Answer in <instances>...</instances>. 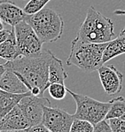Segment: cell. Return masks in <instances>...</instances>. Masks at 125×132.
Masks as SVG:
<instances>
[{
	"instance_id": "1",
	"label": "cell",
	"mask_w": 125,
	"mask_h": 132,
	"mask_svg": "<svg viewBox=\"0 0 125 132\" xmlns=\"http://www.w3.org/2000/svg\"><path fill=\"white\" fill-rule=\"evenodd\" d=\"M52 56L51 51L43 49L37 54L21 56L4 65L17 75L32 95L43 96L49 86V64Z\"/></svg>"
},
{
	"instance_id": "2",
	"label": "cell",
	"mask_w": 125,
	"mask_h": 132,
	"mask_svg": "<svg viewBox=\"0 0 125 132\" xmlns=\"http://www.w3.org/2000/svg\"><path fill=\"white\" fill-rule=\"evenodd\" d=\"M114 37V22L93 6L89 7L76 38L86 43L104 44L112 41Z\"/></svg>"
},
{
	"instance_id": "3",
	"label": "cell",
	"mask_w": 125,
	"mask_h": 132,
	"mask_svg": "<svg viewBox=\"0 0 125 132\" xmlns=\"http://www.w3.org/2000/svg\"><path fill=\"white\" fill-rule=\"evenodd\" d=\"M107 43L92 44L74 38L71 43V51L66 60L68 66H76L85 72L98 71L103 65V53Z\"/></svg>"
},
{
	"instance_id": "4",
	"label": "cell",
	"mask_w": 125,
	"mask_h": 132,
	"mask_svg": "<svg viewBox=\"0 0 125 132\" xmlns=\"http://www.w3.org/2000/svg\"><path fill=\"white\" fill-rule=\"evenodd\" d=\"M25 21L43 44L57 41L63 34L65 25L63 19L59 13L51 8H44L37 13L27 15Z\"/></svg>"
},
{
	"instance_id": "5",
	"label": "cell",
	"mask_w": 125,
	"mask_h": 132,
	"mask_svg": "<svg viewBox=\"0 0 125 132\" xmlns=\"http://www.w3.org/2000/svg\"><path fill=\"white\" fill-rule=\"evenodd\" d=\"M69 93L76 101V110L74 113V119L84 120L95 125L106 119L110 108V101L101 102L90 97L78 94L68 89Z\"/></svg>"
},
{
	"instance_id": "6",
	"label": "cell",
	"mask_w": 125,
	"mask_h": 132,
	"mask_svg": "<svg viewBox=\"0 0 125 132\" xmlns=\"http://www.w3.org/2000/svg\"><path fill=\"white\" fill-rule=\"evenodd\" d=\"M13 28L21 56L34 55L43 50V43L26 21H21Z\"/></svg>"
},
{
	"instance_id": "7",
	"label": "cell",
	"mask_w": 125,
	"mask_h": 132,
	"mask_svg": "<svg viewBox=\"0 0 125 132\" xmlns=\"http://www.w3.org/2000/svg\"><path fill=\"white\" fill-rule=\"evenodd\" d=\"M19 107L23 113L25 118L29 121V126H35L42 123L44 107L51 105V101L43 96H34L29 93L19 102Z\"/></svg>"
},
{
	"instance_id": "8",
	"label": "cell",
	"mask_w": 125,
	"mask_h": 132,
	"mask_svg": "<svg viewBox=\"0 0 125 132\" xmlns=\"http://www.w3.org/2000/svg\"><path fill=\"white\" fill-rule=\"evenodd\" d=\"M74 115L58 107L45 105L42 123L51 132H70Z\"/></svg>"
},
{
	"instance_id": "9",
	"label": "cell",
	"mask_w": 125,
	"mask_h": 132,
	"mask_svg": "<svg viewBox=\"0 0 125 132\" xmlns=\"http://www.w3.org/2000/svg\"><path fill=\"white\" fill-rule=\"evenodd\" d=\"M98 72L102 87L108 96H114L122 90L123 76L113 65L103 64Z\"/></svg>"
},
{
	"instance_id": "10",
	"label": "cell",
	"mask_w": 125,
	"mask_h": 132,
	"mask_svg": "<svg viewBox=\"0 0 125 132\" xmlns=\"http://www.w3.org/2000/svg\"><path fill=\"white\" fill-rule=\"evenodd\" d=\"M27 14L23 9L17 6L10 0H0V20L4 23L14 27L22 21H25Z\"/></svg>"
},
{
	"instance_id": "11",
	"label": "cell",
	"mask_w": 125,
	"mask_h": 132,
	"mask_svg": "<svg viewBox=\"0 0 125 132\" xmlns=\"http://www.w3.org/2000/svg\"><path fill=\"white\" fill-rule=\"evenodd\" d=\"M30 127L19 105L0 119V130H23Z\"/></svg>"
},
{
	"instance_id": "12",
	"label": "cell",
	"mask_w": 125,
	"mask_h": 132,
	"mask_svg": "<svg viewBox=\"0 0 125 132\" xmlns=\"http://www.w3.org/2000/svg\"><path fill=\"white\" fill-rule=\"evenodd\" d=\"M0 90L13 94H25L30 92L17 75L8 68L0 76Z\"/></svg>"
},
{
	"instance_id": "13",
	"label": "cell",
	"mask_w": 125,
	"mask_h": 132,
	"mask_svg": "<svg viewBox=\"0 0 125 132\" xmlns=\"http://www.w3.org/2000/svg\"><path fill=\"white\" fill-rule=\"evenodd\" d=\"M125 53V28L120 31L119 35L114 37L112 41L108 42L105 48L103 59V64L109 61L112 59Z\"/></svg>"
},
{
	"instance_id": "14",
	"label": "cell",
	"mask_w": 125,
	"mask_h": 132,
	"mask_svg": "<svg viewBox=\"0 0 125 132\" xmlns=\"http://www.w3.org/2000/svg\"><path fill=\"white\" fill-rule=\"evenodd\" d=\"M20 57H21V53L17 45L14 29L13 28L9 37L5 42L0 44V58L5 60V61H11Z\"/></svg>"
},
{
	"instance_id": "15",
	"label": "cell",
	"mask_w": 125,
	"mask_h": 132,
	"mask_svg": "<svg viewBox=\"0 0 125 132\" xmlns=\"http://www.w3.org/2000/svg\"><path fill=\"white\" fill-rule=\"evenodd\" d=\"M29 93L30 92L25 94H13L0 90V119H2L9 112L13 110L19 104L22 97Z\"/></svg>"
},
{
	"instance_id": "16",
	"label": "cell",
	"mask_w": 125,
	"mask_h": 132,
	"mask_svg": "<svg viewBox=\"0 0 125 132\" xmlns=\"http://www.w3.org/2000/svg\"><path fill=\"white\" fill-rule=\"evenodd\" d=\"M68 77V74L64 69L63 63L60 59L52 56L49 64V74H48V84H63Z\"/></svg>"
},
{
	"instance_id": "17",
	"label": "cell",
	"mask_w": 125,
	"mask_h": 132,
	"mask_svg": "<svg viewBox=\"0 0 125 132\" xmlns=\"http://www.w3.org/2000/svg\"><path fill=\"white\" fill-rule=\"evenodd\" d=\"M125 113V98L118 97L110 100V108L106 116V121L114 118H121Z\"/></svg>"
},
{
	"instance_id": "18",
	"label": "cell",
	"mask_w": 125,
	"mask_h": 132,
	"mask_svg": "<svg viewBox=\"0 0 125 132\" xmlns=\"http://www.w3.org/2000/svg\"><path fill=\"white\" fill-rule=\"evenodd\" d=\"M50 1L51 0H29L23 8V11L27 15L35 14L44 9Z\"/></svg>"
},
{
	"instance_id": "19",
	"label": "cell",
	"mask_w": 125,
	"mask_h": 132,
	"mask_svg": "<svg viewBox=\"0 0 125 132\" xmlns=\"http://www.w3.org/2000/svg\"><path fill=\"white\" fill-rule=\"evenodd\" d=\"M50 96L53 97L57 100H61L66 97V94L68 93V89L66 88L65 84L55 82V84H51L48 86L47 89Z\"/></svg>"
},
{
	"instance_id": "20",
	"label": "cell",
	"mask_w": 125,
	"mask_h": 132,
	"mask_svg": "<svg viewBox=\"0 0 125 132\" xmlns=\"http://www.w3.org/2000/svg\"><path fill=\"white\" fill-rule=\"evenodd\" d=\"M94 125L87 121L74 119L70 132H93Z\"/></svg>"
},
{
	"instance_id": "21",
	"label": "cell",
	"mask_w": 125,
	"mask_h": 132,
	"mask_svg": "<svg viewBox=\"0 0 125 132\" xmlns=\"http://www.w3.org/2000/svg\"><path fill=\"white\" fill-rule=\"evenodd\" d=\"M108 124L112 132H125V121L120 118L108 120Z\"/></svg>"
},
{
	"instance_id": "22",
	"label": "cell",
	"mask_w": 125,
	"mask_h": 132,
	"mask_svg": "<svg viewBox=\"0 0 125 132\" xmlns=\"http://www.w3.org/2000/svg\"><path fill=\"white\" fill-rule=\"evenodd\" d=\"M93 132H111L110 126L108 124V121L106 120L99 121L98 123L94 125Z\"/></svg>"
},
{
	"instance_id": "23",
	"label": "cell",
	"mask_w": 125,
	"mask_h": 132,
	"mask_svg": "<svg viewBox=\"0 0 125 132\" xmlns=\"http://www.w3.org/2000/svg\"><path fill=\"white\" fill-rule=\"evenodd\" d=\"M27 132H51V131H50L43 123H40V124L29 127V129H27Z\"/></svg>"
},
{
	"instance_id": "24",
	"label": "cell",
	"mask_w": 125,
	"mask_h": 132,
	"mask_svg": "<svg viewBox=\"0 0 125 132\" xmlns=\"http://www.w3.org/2000/svg\"><path fill=\"white\" fill-rule=\"evenodd\" d=\"M12 30H8V29H2L0 30V44H2L3 42H5V40L9 37L10 34H11Z\"/></svg>"
},
{
	"instance_id": "25",
	"label": "cell",
	"mask_w": 125,
	"mask_h": 132,
	"mask_svg": "<svg viewBox=\"0 0 125 132\" xmlns=\"http://www.w3.org/2000/svg\"><path fill=\"white\" fill-rule=\"evenodd\" d=\"M114 13L115 15H125V10H115Z\"/></svg>"
},
{
	"instance_id": "26",
	"label": "cell",
	"mask_w": 125,
	"mask_h": 132,
	"mask_svg": "<svg viewBox=\"0 0 125 132\" xmlns=\"http://www.w3.org/2000/svg\"><path fill=\"white\" fill-rule=\"evenodd\" d=\"M5 69H6V68H5V65H4V64H0V76H1V75L3 74L4 72H5Z\"/></svg>"
},
{
	"instance_id": "27",
	"label": "cell",
	"mask_w": 125,
	"mask_h": 132,
	"mask_svg": "<svg viewBox=\"0 0 125 132\" xmlns=\"http://www.w3.org/2000/svg\"><path fill=\"white\" fill-rule=\"evenodd\" d=\"M0 132H27V129H23V130H0Z\"/></svg>"
},
{
	"instance_id": "28",
	"label": "cell",
	"mask_w": 125,
	"mask_h": 132,
	"mask_svg": "<svg viewBox=\"0 0 125 132\" xmlns=\"http://www.w3.org/2000/svg\"><path fill=\"white\" fill-rule=\"evenodd\" d=\"M2 29H4V22L0 20V30H2Z\"/></svg>"
},
{
	"instance_id": "29",
	"label": "cell",
	"mask_w": 125,
	"mask_h": 132,
	"mask_svg": "<svg viewBox=\"0 0 125 132\" xmlns=\"http://www.w3.org/2000/svg\"><path fill=\"white\" fill-rule=\"evenodd\" d=\"M5 62H6V61H5V60H3V59L0 58V64H5Z\"/></svg>"
},
{
	"instance_id": "30",
	"label": "cell",
	"mask_w": 125,
	"mask_h": 132,
	"mask_svg": "<svg viewBox=\"0 0 125 132\" xmlns=\"http://www.w3.org/2000/svg\"><path fill=\"white\" fill-rule=\"evenodd\" d=\"M121 120H122V121H125V113H124V114L123 115H122V117H121V118H120Z\"/></svg>"
},
{
	"instance_id": "31",
	"label": "cell",
	"mask_w": 125,
	"mask_h": 132,
	"mask_svg": "<svg viewBox=\"0 0 125 132\" xmlns=\"http://www.w3.org/2000/svg\"><path fill=\"white\" fill-rule=\"evenodd\" d=\"M123 69H124V71H125V61H124V63H123Z\"/></svg>"
},
{
	"instance_id": "32",
	"label": "cell",
	"mask_w": 125,
	"mask_h": 132,
	"mask_svg": "<svg viewBox=\"0 0 125 132\" xmlns=\"http://www.w3.org/2000/svg\"><path fill=\"white\" fill-rule=\"evenodd\" d=\"M111 132H112V131H111Z\"/></svg>"
}]
</instances>
